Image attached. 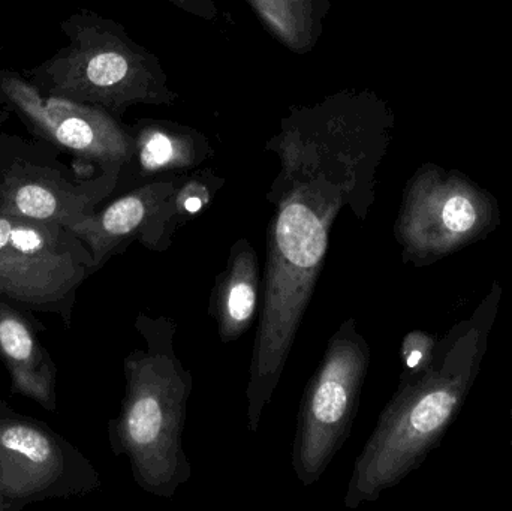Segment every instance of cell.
<instances>
[{
    "label": "cell",
    "instance_id": "cell-1",
    "mask_svg": "<svg viewBox=\"0 0 512 511\" xmlns=\"http://www.w3.org/2000/svg\"><path fill=\"white\" fill-rule=\"evenodd\" d=\"M276 206L267 240L264 303L246 387L248 426L255 432L271 401L316 287L334 219L352 192L319 171L282 167L267 195Z\"/></svg>",
    "mask_w": 512,
    "mask_h": 511
},
{
    "label": "cell",
    "instance_id": "cell-2",
    "mask_svg": "<svg viewBox=\"0 0 512 511\" xmlns=\"http://www.w3.org/2000/svg\"><path fill=\"white\" fill-rule=\"evenodd\" d=\"M137 326L147 348L125 362V399L111 423L114 449L128 456L140 488L170 500L191 477L183 432L192 375L174 351L173 320L140 315Z\"/></svg>",
    "mask_w": 512,
    "mask_h": 511
},
{
    "label": "cell",
    "instance_id": "cell-3",
    "mask_svg": "<svg viewBox=\"0 0 512 511\" xmlns=\"http://www.w3.org/2000/svg\"><path fill=\"white\" fill-rule=\"evenodd\" d=\"M69 45L36 71L38 89L122 114L132 105H171L161 60L129 38L120 24L98 15H75L63 23ZM42 93V92H41Z\"/></svg>",
    "mask_w": 512,
    "mask_h": 511
},
{
    "label": "cell",
    "instance_id": "cell-4",
    "mask_svg": "<svg viewBox=\"0 0 512 511\" xmlns=\"http://www.w3.org/2000/svg\"><path fill=\"white\" fill-rule=\"evenodd\" d=\"M369 360V345L348 318L331 336L301 401L292 468L304 486L321 479L348 440Z\"/></svg>",
    "mask_w": 512,
    "mask_h": 511
},
{
    "label": "cell",
    "instance_id": "cell-5",
    "mask_svg": "<svg viewBox=\"0 0 512 511\" xmlns=\"http://www.w3.org/2000/svg\"><path fill=\"white\" fill-rule=\"evenodd\" d=\"M95 270L87 246L62 225L0 210V299L68 321L77 288Z\"/></svg>",
    "mask_w": 512,
    "mask_h": 511
},
{
    "label": "cell",
    "instance_id": "cell-6",
    "mask_svg": "<svg viewBox=\"0 0 512 511\" xmlns=\"http://www.w3.org/2000/svg\"><path fill=\"white\" fill-rule=\"evenodd\" d=\"M0 96L44 137L80 158L104 168H122L135 158V134L104 108L44 95L14 72L0 74Z\"/></svg>",
    "mask_w": 512,
    "mask_h": 511
},
{
    "label": "cell",
    "instance_id": "cell-7",
    "mask_svg": "<svg viewBox=\"0 0 512 511\" xmlns=\"http://www.w3.org/2000/svg\"><path fill=\"white\" fill-rule=\"evenodd\" d=\"M182 182V177H174L147 183L101 213H90L69 231L87 246L96 269L134 239L146 248L164 251L170 246L174 231L185 224L176 201Z\"/></svg>",
    "mask_w": 512,
    "mask_h": 511
},
{
    "label": "cell",
    "instance_id": "cell-8",
    "mask_svg": "<svg viewBox=\"0 0 512 511\" xmlns=\"http://www.w3.org/2000/svg\"><path fill=\"white\" fill-rule=\"evenodd\" d=\"M486 207V198L471 183L427 165L409 183L397 224L399 237L411 249L429 230L468 234Z\"/></svg>",
    "mask_w": 512,
    "mask_h": 511
},
{
    "label": "cell",
    "instance_id": "cell-9",
    "mask_svg": "<svg viewBox=\"0 0 512 511\" xmlns=\"http://www.w3.org/2000/svg\"><path fill=\"white\" fill-rule=\"evenodd\" d=\"M66 465L65 450L47 429L18 417L0 419V489L12 506L59 488Z\"/></svg>",
    "mask_w": 512,
    "mask_h": 511
},
{
    "label": "cell",
    "instance_id": "cell-10",
    "mask_svg": "<svg viewBox=\"0 0 512 511\" xmlns=\"http://www.w3.org/2000/svg\"><path fill=\"white\" fill-rule=\"evenodd\" d=\"M119 173L120 168L108 171L104 180L89 191L63 188L44 176L9 173L0 185V210L71 230L93 213V204L114 188Z\"/></svg>",
    "mask_w": 512,
    "mask_h": 511
},
{
    "label": "cell",
    "instance_id": "cell-11",
    "mask_svg": "<svg viewBox=\"0 0 512 511\" xmlns=\"http://www.w3.org/2000/svg\"><path fill=\"white\" fill-rule=\"evenodd\" d=\"M0 359L11 374L12 390L56 410L57 369L29 321L0 299Z\"/></svg>",
    "mask_w": 512,
    "mask_h": 511
},
{
    "label": "cell",
    "instance_id": "cell-12",
    "mask_svg": "<svg viewBox=\"0 0 512 511\" xmlns=\"http://www.w3.org/2000/svg\"><path fill=\"white\" fill-rule=\"evenodd\" d=\"M259 264L246 239L231 248L227 269L218 276L212 296V312L222 342L236 341L254 321L258 311Z\"/></svg>",
    "mask_w": 512,
    "mask_h": 511
},
{
    "label": "cell",
    "instance_id": "cell-13",
    "mask_svg": "<svg viewBox=\"0 0 512 511\" xmlns=\"http://www.w3.org/2000/svg\"><path fill=\"white\" fill-rule=\"evenodd\" d=\"M135 138V156L146 174L191 170L212 153L209 140L203 134L176 123H144L135 132Z\"/></svg>",
    "mask_w": 512,
    "mask_h": 511
},
{
    "label": "cell",
    "instance_id": "cell-14",
    "mask_svg": "<svg viewBox=\"0 0 512 511\" xmlns=\"http://www.w3.org/2000/svg\"><path fill=\"white\" fill-rule=\"evenodd\" d=\"M265 29L292 53L312 51L324 32L331 0H248Z\"/></svg>",
    "mask_w": 512,
    "mask_h": 511
},
{
    "label": "cell",
    "instance_id": "cell-15",
    "mask_svg": "<svg viewBox=\"0 0 512 511\" xmlns=\"http://www.w3.org/2000/svg\"><path fill=\"white\" fill-rule=\"evenodd\" d=\"M207 182L209 180H204L203 177H194V179L183 180L182 185L177 189V210L183 222H186L189 216L200 213L212 200V189Z\"/></svg>",
    "mask_w": 512,
    "mask_h": 511
},
{
    "label": "cell",
    "instance_id": "cell-16",
    "mask_svg": "<svg viewBox=\"0 0 512 511\" xmlns=\"http://www.w3.org/2000/svg\"><path fill=\"white\" fill-rule=\"evenodd\" d=\"M177 8L195 17L204 18V20H213L218 15V8L212 0H168Z\"/></svg>",
    "mask_w": 512,
    "mask_h": 511
},
{
    "label": "cell",
    "instance_id": "cell-17",
    "mask_svg": "<svg viewBox=\"0 0 512 511\" xmlns=\"http://www.w3.org/2000/svg\"><path fill=\"white\" fill-rule=\"evenodd\" d=\"M421 360H423V353H421L420 350H412L411 353L408 354L406 365H408V369H415L420 366Z\"/></svg>",
    "mask_w": 512,
    "mask_h": 511
},
{
    "label": "cell",
    "instance_id": "cell-18",
    "mask_svg": "<svg viewBox=\"0 0 512 511\" xmlns=\"http://www.w3.org/2000/svg\"><path fill=\"white\" fill-rule=\"evenodd\" d=\"M12 504L6 500L5 495H3L2 489H0V510H9L12 509Z\"/></svg>",
    "mask_w": 512,
    "mask_h": 511
}]
</instances>
